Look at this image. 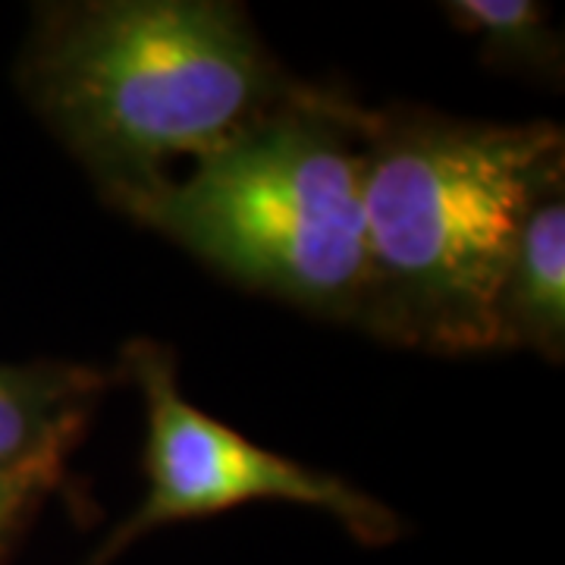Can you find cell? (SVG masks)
<instances>
[{
  "label": "cell",
  "mask_w": 565,
  "mask_h": 565,
  "mask_svg": "<svg viewBox=\"0 0 565 565\" xmlns=\"http://www.w3.org/2000/svg\"><path fill=\"white\" fill-rule=\"evenodd\" d=\"M17 82L117 211L245 126L321 92L230 0L39 3Z\"/></svg>",
  "instance_id": "1"
},
{
  "label": "cell",
  "mask_w": 565,
  "mask_h": 565,
  "mask_svg": "<svg viewBox=\"0 0 565 565\" xmlns=\"http://www.w3.org/2000/svg\"><path fill=\"white\" fill-rule=\"evenodd\" d=\"M364 299L355 327L434 355L500 352L497 302L519 226L563 189L556 122L364 107Z\"/></svg>",
  "instance_id": "2"
},
{
  "label": "cell",
  "mask_w": 565,
  "mask_h": 565,
  "mask_svg": "<svg viewBox=\"0 0 565 565\" xmlns=\"http://www.w3.org/2000/svg\"><path fill=\"white\" fill-rule=\"evenodd\" d=\"M362 110L321 85L315 98L245 126L122 214L255 292L355 323L367 274Z\"/></svg>",
  "instance_id": "3"
},
{
  "label": "cell",
  "mask_w": 565,
  "mask_h": 565,
  "mask_svg": "<svg viewBox=\"0 0 565 565\" xmlns=\"http://www.w3.org/2000/svg\"><path fill=\"white\" fill-rule=\"evenodd\" d=\"M122 384L145 399V497L82 565H110L151 531L230 512L245 503L321 509L362 544L399 537L403 519L333 471L270 452L182 396L177 355L154 340L122 345Z\"/></svg>",
  "instance_id": "4"
},
{
  "label": "cell",
  "mask_w": 565,
  "mask_h": 565,
  "mask_svg": "<svg viewBox=\"0 0 565 565\" xmlns=\"http://www.w3.org/2000/svg\"><path fill=\"white\" fill-rule=\"evenodd\" d=\"M120 367L79 362H0V471L54 449H76L88 415Z\"/></svg>",
  "instance_id": "5"
},
{
  "label": "cell",
  "mask_w": 565,
  "mask_h": 565,
  "mask_svg": "<svg viewBox=\"0 0 565 565\" xmlns=\"http://www.w3.org/2000/svg\"><path fill=\"white\" fill-rule=\"evenodd\" d=\"M500 349H531L565 359V199L546 192L525 214L505 264L497 302Z\"/></svg>",
  "instance_id": "6"
},
{
  "label": "cell",
  "mask_w": 565,
  "mask_h": 565,
  "mask_svg": "<svg viewBox=\"0 0 565 565\" xmlns=\"http://www.w3.org/2000/svg\"><path fill=\"white\" fill-rule=\"evenodd\" d=\"M449 22L478 41V57L493 70L563 85L565 41L553 13L534 0H452Z\"/></svg>",
  "instance_id": "7"
},
{
  "label": "cell",
  "mask_w": 565,
  "mask_h": 565,
  "mask_svg": "<svg viewBox=\"0 0 565 565\" xmlns=\"http://www.w3.org/2000/svg\"><path fill=\"white\" fill-rule=\"evenodd\" d=\"M70 449L44 452L32 462L0 471V563L7 559L10 546L20 541L25 525L35 519L41 503L63 484Z\"/></svg>",
  "instance_id": "8"
}]
</instances>
